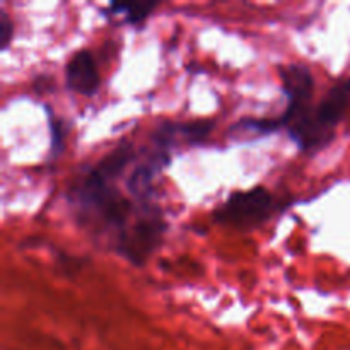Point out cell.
<instances>
[{
	"label": "cell",
	"instance_id": "obj_1",
	"mask_svg": "<svg viewBox=\"0 0 350 350\" xmlns=\"http://www.w3.org/2000/svg\"><path fill=\"white\" fill-rule=\"evenodd\" d=\"M132 159L133 146L122 142L81 180L75 181L68 191L72 205L82 222L96 229L99 234H113L115 246L129 231L144 205L135 207L115 187V180Z\"/></svg>",
	"mask_w": 350,
	"mask_h": 350
},
{
	"label": "cell",
	"instance_id": "obj_2",
	"mask_svg": "<svg viewBox=\"0 0 350 350\" xmlns=\"http://www.w3.org/2000/svg\"><path fill=\"white\" fill-rule=\"evenodd\" d=\"M350 105V79L338 82L317 106L289 108L277 116V130L287 129L291 139L301 150H318L335 135V129Z\"/></svg>",
	"mask_w": 350,
	"mask_h": 350
},
{
	"label": "cell",
	"instance_id": "obj_3",
	"mask_svg": "<svg viewBox=\"0 0 350 350\" xmlns=\"http://www.w3.org/2000/svg\"><path fill=\"white\" fill-rule=\"evenodd\" d=\"M275 211V198L269 190L256 187L248 191H236L221 207L215 208L212 219L219 224L236 229H252L263 224Z\"/></svg>",
	"mask_w": 350,
	"mask_h": 350
},
{
	"label": "cell",
	"instance_id": "obj_4",
	"mask_svg": "<svg viewBox=\"0 0 350 350\" xmlns=\"http://www.w3.org/2000/svg\"><path fill=\"white\" fill-rule=\"evenodd\" d=\"M164 231H166V222H164L159 208L144 204L133 224L130 226L129 231L123 234L115 248L120 255H123L135 265H144L146 260L161 245Z\"/></svg>",
	"mask_w": 350,
	"mask_h": 350
},
{
	"label": "cell",
	"instance_id": "obj_5",
	"mask_svg": "<svg viewBox=\"0 0 350 350\" xmlns=\"http://www.w3.org/2000/svg\"><path fill=\"white\" fill-rule=\"evenodd\" d=\"M65 81L70 91L82 96H94L98 92L101 77L91 51L81 50L68 60L65 67Z\"/></svg>",
	"mask_w": 350,
	"mask_h": 350
},
{
	"label": "cell",
	"instance_id": "obj_6",
	"mask_svg": "<svg viewBox=\"0 0 350 350\" xmlns=\"http://www.w3.org/2000/svg\"><path fill=\"white\" fill-rule=\"evenodd\" d=\"M284 94L289 106H299L311 103L314 89V79L310 68L301 64H291L280 68Z\"/></svg>",
	"mask_w": 350,
	"mask_h": 350
},
{
	"label": "cell",
	"instance_id": "obj_7",
	"mask_svg": "<svg viewBox=\"0 0 350 350\" xmlns=\"http://www.w3.org/2000/svg\"><path fill=\"white\" fill-rule=\"evenodd\" d=\"M159 5V2H113L108 5V12L111 16L122 14L129 24H140Z\"/></svg>",
	"mask_w": 350,
	"mask_h": 350
},
{
	"label": "cell",
	"instance_id": "obj_8",
	"mask_svg": "<svg viewBox=\"0 0 350 350\" xmlns=\"http://www.w3.org/2000/svg\"><path fill=\"white\" fill-rule=\"evenodd\" d=\"M12 34H14V24L10 21L9 14L5 10L0 12V48L2 51H5L9 48L10 40H12Z\"/></svg>",
	"mask_w": 350,
	"mask_h": 350
}]
</instances>
